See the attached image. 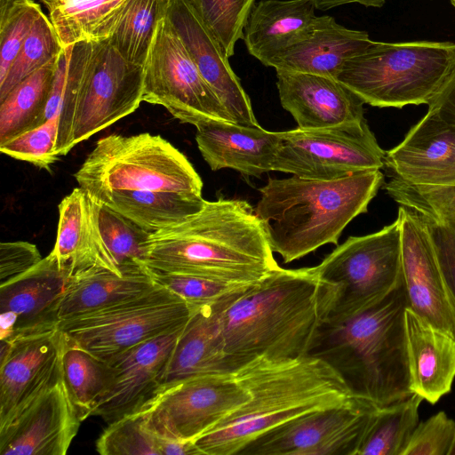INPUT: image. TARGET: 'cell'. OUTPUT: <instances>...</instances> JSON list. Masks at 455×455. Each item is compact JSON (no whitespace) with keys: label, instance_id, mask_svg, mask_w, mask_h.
Masks as SVG:
<instances>
[{"label":"cell","instance_id":"cell-9","mask_svg":"<svg viewBox=\"0 0 455 455\" xmlns=\"http://www.w3.org/2000/svg\"><path fill=\"white\" fill-rule=\"evenodd\" d=\"M195 308L156 285L111 306L60 320L64 338L106 363L130 348L187 324Z\"/></svg>","mask_w":455,"mask_h":455},{"label":"cell","instance_id":"cell-51","mask_svg":"<svg viewBox=\"0 0 455 455\" xmlns=\"http://www.w3.org/2000/svg\"><path fill=\"white\" fill-rule=\"evenodd\" d=\"M451 3L455 7V0H451Z\"/></svg>","mask_w":455,"mask_h":455},{"label":"cell","instance_id":"cell-32","mask_svg":"<svg viewBox=\"0 0 455 455\" xmlns=\"http://www.w3.org/2000/svg\"><path fill=\"white\" fill-rule=\"evenodd\" d=\"M63 48L107 40L129 0H40Z\"/></svg>","mask_w":455,"mask_h":455},{"label":"cell","instance_id":"cell-13","mask_svg":"<svg viewBox=\"0 0 455 455\" xmlns=\"http://www.w3.org/2000/svg\"><path fill=\"white\" fill-rule=\"evenodd\" d=\"M380 408L356 398L307 413L260 435L239 455H358Z\"/></svg>","mask_w":455,"mask_h":455},{"label":"cell","instance_id":"cell-35","mask_svg":"<svg viewBox=\"0 0 455 455\" xmlns=\"http://www.w3.org/2000/svg\"><path fill=\"white\" fill-rule=\"evenodd\" d=\"M61 364L71 397L84 421L90 417L95 404L111 383L112 367L85 349L68 342L64 336Z\"/></svg>","mask_w":455,"mask_h":455},{"label":"cell","instance_id":"cell-30","mask_svg":"<svg viewBox=\"0 0 455 455\" xmlns=\"http://www.w3.org/2000/svg\"><path fill=\"white\" fill-rule=\"evenodd\" d=\"M156 285L147 268L122 275L106 269L91 271L70 282L60 304L59 322L132 299Z\"/></svg>","mask_w":455,"mask_h":455},{"label":"cell","instance_id":"cell-22","mask_svg":"<svg viewBox=\"0 0 455 455\" xmlns=\"http://www.w3.org/2000/svg\"><path fill=\"white\" fill-rule=\"evenodd\" d=\"M276 71L282 107L304 130L365 120L362 99L338 79L315 74Z\"/></svg>","mask_w":455,"mask_h":455},{"label":"cell","instance_id":"cell-49","mask_svg":"<svg viewBox=\"0 0 455 455\" xmlns=\"http://www.w3.org/2000/svg\"><path fill=\"white\" fill-rule=\"evenodd\" d=\"M21 0H0V22L3 21L12 9Z\"/></svg>","mask_w":455,"mask_h":455},{"label":"cell","instance_id":"cell-28","mask_svg":"<svg viewBox=\"0 0 455 455\" xmlns=\"http://www.w3.org/2000/svg\"><path fill=\"white\" fill-rule=\"evenodd\" d=\"M239 367L226 352L220 327L211 306L199 307L178 339L159 391L187 378L234 373Z\"/></svg>","mask_w":455,"mask_h":455},{"label":"cell","instance_id":"cell-24","mask_svg":"<svg viewBox=\"0 0 455 455\" xmlns=\"http://www.w3.org/2000/svg\"><path fill=\"white\" fill-rule=\"evenodd\" d=\"M49 254L72 278L100 269L124 274L102 238L96 202L81 188L59 204L56 241Z\"/></svg>","mask_w":455,"mask_h":455},{"label":"cell","instance_id":"cell-7","mask_svg":"<svg viewBox=\"0 0 455 455\" xmlns=\"http://www.w3.org/2000/svg\"><path fill=\"white\" fill-rule=\"evenodd\" d=\"M74 177L96 203L116 190L202 195L203 188L185 155L160 135L148 132L101 138Z\"/></svg>","mask_w":455,"mask_h":455},{"label":"cell","instance_id":"cell-12","mask_svg":"<svg viewBox=\"0 0 455 455\" xmlns=\"http://www.w3.org/2000/svg\"><path fill=\"white\" fill-rule=\"evenodd\" d=\"M144 68L142 100L166 108L180 123L211 117L234 122L165 16Z\"/></svg>","mask_w":455,"mask_h":455},{"label":"cell","instance_id":"cell-44","mask_svg":"<svg viewBox=\"0 0 455 455\" xmlns=\"http://www.w3.org/2000/svg\"><path fill=\"white\" fill-rule=\"evenodd\" d=\"M454 427L455 420L438 411L419 422L403 455H447Z\"/></svg>","mask_w":455,"mask_h":455},{"label":"cell","instance_id":"cell-6","mask_svg":"<svg viewBox=\"0 0 455 455\" xmlns=\"http://www.w3.org/2000/svg\"><path fill=\"white\" fill-rule=\"evenodd\" d=\"M455 68V44L372 41L337 76L362 100L378 108L429 104Z\"/></svg>","mask_w":455,"mask_h":455},{"label":"cell","instance_id":"cell-3","mask_svg":"<svg viewBox=\"0 0 455 455\" xmlns=\"http://www.w3.org/2000/svg\"><path fill=\"white\" fill-rule=\"evenodd\" d=\"M265 229L248 202L220 197L151 235L148 270L231 283L259 281L278 267Z\"/></svg>","mask_w":455,"mask_h":455},{"label":"cell","instance_id":"cell-46","mask_svg":"<svg viewBox=\"0 0 455 455\" xmlns=\"http://www.w3.org/2000/svg\"><path fill=\"white\" fill-rule=\"evenodd\" d=\"M428 109L455 124V68L428 104Z\"/></svg>","mask_w":455,"mask_h":455},{"label":"cell","instance_id":"cell-26","mask_svg":"<svg viewBox=\"0 0 455 455\" xmlns=\"http://www.w3.org/2000/svg\"><path fill=\"white\" fill-rule=\"evenodd\" d=\"M313 0H261L245 21L243 40L248 52L267 67L286 50L307 39L319 16Z\"/></svg>","mask_w":455,"mask_h":455},{"label":"cell","instance_id":"cell-16","mask_svg":"<svg viewBox=\"0 0 455 455\" xmlns=\"http://www.w3.org/2000/svg\"><path fill=\"white\" fill-rule=\"evenodd\" d=\"M403 283L409 307L455 339V299L441 268L425 220L399 205Z\"/></svg>","mask_w":455,"mask_h":455},{"label":"cell","instance_id":"cell-18","mask_svg":"<svg viewBox=\"0 0 455 455\" xmlns=\"http://www.w3.org/2000/svg\"><path fill=\"white\" fill-rule=\"evenodd\" d=\"M184 327L142 342L108 363L111 383L90 417H100L108 424L140 411L159 391Z\"/></svg>","mask_w":455,"mask_h":455},{"label":"cell","instance_id":"cell-47","mask_svg":"<svg viewBox=\"0 0 455 455\" xmlns=\"http://www.w3.org/2000/svg\"><path fill=\"white\" fill-rule=\"evenodd\" d=\"M159 455H203L192 441H180L161 437L156 435Z\"/></svg>","mask_w":455,"mask_h":455},{"label":"cell","instance_id":"cell-38","mask_svg":"<svg viewBox=\"0 0 455 455\" xmlns=\"http://www.w3.org/2000/svg\"><path fill=\"white\" fill-rule=\"evenodd\" d=\"M63 49L52 22L42 12L0 82V100L27 76L57 59Z\"/></svg>","mask_w":455,"mask_h":455},{"label":"cell","instance_id":"cell-29","mask_svg":"<svg viewBox=\"0 0 455 455\" xmlns=\"http://www.w3.org/2000/svg\"><path fill=\"white\" fill-rule=\"evenodd\" d=\"M384 189L427 222L446 283L455 299V185H412L391 176Z\"/></svg>","mask_w":455,"mask_h":455},{"label":"cell","instance_id":"cell-11","mask_svg":"<svg viewBox=\"0 0 455 455\" xmlns=\"http://www.w3.org/2000/svg\"><path fill=\"white\" fill-rule=\"evenodd\" d=\"M249 398L235 372L204 374L161 389L140 411L154 434L194 442Z\"/></svg>","mask_w":455,"mask_h":455},{"label":"cell","instance_id":"cell-20","mask_svg":"<svg viewBox=\"0 0 455 455\" xmlns=\"http://www.w3.org/2000/svg\"><path fill=\"white\" fill-rule=\"evenodd\" d=\"M72 276L48 254L27 272L0 283V339L57 327Z\"/></svg>","mask_w":455,"mask_h":455},{"label":"cell","instance_id":"cell-45","mask_svg":"<svg viewBox=\"0 0 455 455\" xmlns=\"http://www.w3.org/2000/svg\"><path fill=\"white\" fill-rule=\"evenodd\" d=\"M43 259L36 245L24 241L0 243L1 283L16 277Z\"/></svg>","mask_w":455,"mask_h":455},{"label":"cell","instance_id":"cell-41","mask_svg":"<svg viewBox=\"0 0 455 455\" xmlns=\"http://www.w3.org/2000/svg\"><path fill=\"white\" fill-rule=\"evenodd\" d=\"M60 113L41 125L0 145V151L12 158L49 170L59 156L56 153Z\"/></svg>","mask_w":455,"mask_h":455},{"label":"cell","instance_id":"cell-42","mask_svg":"<svg viewBox=\"0 0 455 455\" xmlns=\"http://www.w3.org/2000/svg\"><path fill=\"white\" fill-rule=\"evenodd\" d=\"M195 1L206 23L220 41L228 57H232L235 43L243 39V27L255 0Z\"/></svg>","mask_w":455,"mask_h":455},{"label":"cell","instance_id":"cell-17","mask_svg":"<svg viewBox=\"0 0 455 455\" xmlns=\"http://www.w3.org/2000/svg\"><path fill=\"white\" fill-rule=\"evenodd\" d=\"M204 79L232 120L259 125L249 96L233 71L220 41L206 23L195 0H170L166 13Z\"/></svg>","mask_w":455,"mask_h":455},{"label":"cell","instance_id":"cell-34","mask_svg":"<svg viewBox=\"0 0 455 455\" xmlns=\"http://www.w3.org/2000/svg\"><path fill=\"white\" fill-rule=\"evenodd\" d=\"M170 0H129L107 40L127 61L144 66Z\"/></svg>","mask_w":455,"mask_h":455},{"label":"cell","instance_id":"cell-37","mask_svg":"<svg viewBox=\"0 0 455 455\" xmlns=\"http://www.w3.org/2000/svg\"><path fill=\"white\" fill-rule=\"evenodd\" d=\"M96 204L100 231L120 270L147 268L145 263L152 234L108 205Z\"/></svg>","mask_w":455,"mask_h":455},{"label":"cell","instance_id":"cell-21","mask_svg":"<svg viewBox=\"0 0 455 455\" xmlns=\"http://www.w3.org/2000/svg\"><path fill=\"white\" fill-rule=\"evenodd\" d=\"M384 163L391 176L412 185H455V124L428 109Z\"/></svg>","mask_w":455,"mask_h":455},{"label":"cell","instance_id":"cell-19","mask_svg":"<svg viewBox=\"0 0 455 455\" xmlns=\"http://www.w3.org/2000/svg\"><path fill=\"white\" fill-rule=\"evenodd\" d=\"M0 340V427H3L61 371L63 336L57 325Z\"/></svg>","mask_w":455,"mask_h":455},{"label":"cell","instance_id":"cell-48","mask_svg":"<svg viewBox=\"0 0 455 455\" xmlns=\"http://www.w3.org/2000/svg\"><path fill=\"white\" fill-rule=\"evenodd\" d=\"M386 0H313L316 10L327 11L347 4H360L366 7H382Z\"/></svg>","mask_w":455,"mask_h":455},{"label":"cell","instance_id":"cell-40","mask_svg":"<svg viewBox=\"0 0 455 455\" xmlns=\"http://www.w3.org/2000/svg\"><path fill=\"white\" fill-rule=\"evenodd\" d=\"M148 272L155 283L180 297L195 308L215 305L253 283H231L188 274Z\"/></svg>","mask_w":455,"mask_h":455},{"label":"cell","instance_id":"cell-36","mask_svg":"<svg viewBox=\"0 0 455 455\" xmlns=\"http://www.w3.org/2000/svg\"><path fill=\"white\" fill-rule=\"evenodd\" d=\"M423 400L413 393L381 407L358 455H403L419 422V410Z\"/></svg>","mask_w":455,"mask_h":455},{"label":"cell","instance_id":"cell-43","mask_svg":"<svg viewBox=\"0 0 455 455\" xmlns=\"http://www.w3.org/2000/svg\"><path fill=\"white\" fill-rule=\"evenodd\" d=\"M42 12L40 5L33 0H21L0 22V82Z\"/></svg>","mask_w":455,"mask_h":455},{"label":"cell","instance_id":"cell-4","mask_svg":"<svg viewBox=\"0 0 455 455\" xmlns=\"http://www.w3.org/2000/svg\"><path fill=\"white\" fill-rule=\"evenodd\" d=\"M404 283L364 312L324 323L307 355L331 365L358 398L383 407L413 394L405 333Z\"/></svg>","mask_w":455,"mask_h":455},{"label":"cell","instance_id":"cell-50","mask_svg":"<svg viewBox=\"0 0 455 455\" xmlns=\"http://www.w3.org/2000/svg\"><path fill=\"white\" fill-rule=\"evenodd\" d=\"M447 455H455V427L452 434L451 442L447 452Z\"/></svg>","mask_w":455,"mask_h":455},{"label":"cell","instance_id":"cell-33","mask_svg":"<svg viewBox=\"0 0 455 455\" xmlns=\"http://www.w3.org/2000/svg\"><path fill=\"white\" fill-rule=\"evenodd\" d=\"M58 58L27 76L0 100V145L47 120Z\"/></svg>","mask_w":455,"mask_h":455},{"label":"cell","instance_id":"cell-10","mask_svg":"<svg viewBox=\"0 0 455 455\" xmlns=\"http://www.w3.org/2000/svg\"><path fill=\"white\" fill-rule=\"evenodd\" d=\"M384 151L366 120L331 127L280 132L273 171L336 180L384 168Z\"/></svg>","mask_w":455,"mask_h":455},{"label":"cell","instance_id":"cell-25","mask_svg":"<svg viewBox=\"0 0 455 455\" xmlns=\"http://www.w3.org/2000/svg\"><path fill=\"white\" fill-rule=\"evenodd\" d=\"M405 333L411 390L435 404L455 379V339L409 307Z\"/></svg>","mask_w":455,"mask_h":455},{"label":"cell","instance_id":"cell-1","mask_svg":"<svg viewBox=\"0 0 455 455\" xmlns=\"http://www.w3.org/2000/svg\"><path fill=\"white\" fill-rule=\"evenodd\" d=\"M332 289L313 267L279 266L259 281L211 306L226 352L240 366L259 355H308L325 323Z\"/></svg>","mask_w":455,"mask_h":455},{"label":"cell","instance_id":"cell-39","mask_svg":"<svg viewBox=\"0 0 455 455\" xmlns=\"http://www.w3.org/2000/svg\"><path fill=\"white\" fill-rule=\"evenodd\" d=\"M156 438L139 411L108 423L95 448L100 455H159Z\"/></svg>","mask_w":455,"mask_h":455},{"label":"cell","instance_id":"cell-8","mask_svg":"<svg viewBox=\"0 0 455 455\" xmlns=\"http://www.w3.org/2000/svg\"><path fill=\"white\" fill-rule=\"evenodd\" d=\"M315 268L332 289L325 323L364 312L403 281L398 219L375 233L348 237Z\"/></svg>","mask_w":455,"mask_h":455},{"label":"cell","instance_id":"cell-14","mask_svg":"<svg viewBox=\"0 0 455 455\" xmlns=\"http://www.w3.org/2000/svg\"><path fill=\"white\" fill-rule=\"evenodd\" d=\"M143 66L131 63L108 40L93 42L78 91L70 146L134 112L143 101Z\"/></svg>","mask_w":455,"mask_h":455},{"label":"cell","instance_id":"cell-23","mask_svg":"<svg viewBox=\"0 0 455 455\" xmlns=\"http://www.w3.org/2000/svg\"><path fill=\"white\" fill-rule=\"evenodd\" d=\"M194 126L197 147L212 171L229 168L258 178L273 171L280 132L211 117Z\"/></svg>","mask_w":455,"mask_h":455},{"label":"cell","instance_id":"cell-5","mask_svg":"<svg viewBox=\"0 0 455 455\" xmlns=\"http://www.w3.org/2000/svg\"><path fill=\"white\" fill-rule=\"evenodd\" d=\"M384 183L380 170L336 180L269 178L259 189L255 213L273 252L290 263L327 243L337 245L345 228L368 211Z\"/></svg>","mask_w":455,"mask_h":455},{"label":"cell","instance_id":"cell-15","mask_svg":"<svg viewBox=\"0 0 455 455\" xmlns=\"http://www.w3.org/2000/svg\"><path fill=\"white\" fill-rule=\"evenodd\" d=\"M82 422L61 369L0 427V454L65 455Z\"/></svg>","mask_w":455,"mask_h":455},{"label":"cell","instance_id":"cell-31","mask_svg":"<svg viewBox=\"0 0 455 455\" xmlns=\"http://www.w3.org/2000/svg\"><path fill=\"white\" fill-rule=\"evenodd\" d=\"M202 195L154 190H116L103 204L154 234L177 225L204 207Z\"/></svg>","mask_w":455,"mask_h":455},{"label":"cell","instance_id":"cell-27","mask_svg":"<svg viewBox=\"0 0 455 455\" xmlns=\"http://www.w3.org/2000/svg\"><path fill=\"white\" fill-rule=\"evenodd\" d=\"M371 43L366 31L345 28L331 16H319L307 39L272 59L267 67L336 78L345 62Z\"/></svg>","mask_w":455,"mask_h":455},{"label":"cell","instance_id":"cell-2","mask_svg":"<svg viewBox=\"0 0 455 455\" xmlns=\"http://www.w3.org/2000/svg\"><path fill=\"white\" fill-rule=\"evenodd\" d=\"M250 398L194 443L203 455H239L260 435L307 413L356 398L323 360L256 356L235 372Z\"/></svg>","mask_w":455,"mask_h":455}]
</instances>
